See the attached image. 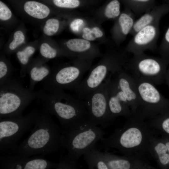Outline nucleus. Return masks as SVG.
<instances>
[{"mask_svg":"<svg viewBox=\"0 0 169 169\" xmlns=\"http://www.w3.org/2000/svg\"><path fill=\"white\" fill-rule=\"evenodd\" d=\"M159 21L146 26L136 32L127 44L125 51L134 54L155 49L159 35Z\"/></svg>","mask_w":169,"mask_h":169,"instance_id":"12","label":"nucleus"},{"mask_svg":"<svg viewBox=\"0 0 169 169\" xmlns=\"http://www.w3.org/2000/svg\"><path fill=\"white\" fill-rule=\"evenodd\" d=\"M13 39L9 44L8 48L10 52L16 50L24 42L25 37L23 33L20 30L16 31L13 35Z\"/></svg>","mask_w":169,"mask_h":169,"instance_id":"34","label":"nucleus"},{"mask_svg":"<svg viewBox=\"0 0 169 169\" xmlns=\"http://www.w3.org/2000/svg\"><path fill=\"white\" fill-rule=\"evenodd\" d=\"M134 78L140 101L136 117L147 121L169 108V102L162 96L155 84L144 79Z\"/></svg>","mask_w":169,"mask_h":169,"instance_id":"9","label":"nucleus"},{"mask_svg":"<svg viewBox=\"0 0 169 169\" xmlns=\"http://www.w3.org/2000/svg\"><path fill=\"white\" fill-rule=\"evenodd\" d=\"M135 14L143 13L151 9L155 5L156 0H120Z\"/></svg>","mask_w":169,"mask_h":169,"instance_id":"27","label":"nucleus"},{"mask_svg":"<svg viewBox=\"0 0 169 169\" xmlns=\"http://www.w3.org/2000/svg\"><path fill=\"white\" fill-rule=\"evenodd\" d=\"M108 78L99 87L83 100L88 114V120L93 124L105 128L112 122L108 105Z\"/></svg>","mask_w":169,"mask_h":169,"instance_id":"11","label":"nucleus"},{"mask_svg":"<svg viewBox=\"0 0 169 169\" xmlns=\"http://www.w3.org/2000/svg\"><path fill=\"white\" fill-rule=\"evenodd\" d=\"M44 107L41 109L29 136L8 152V154L29 157L54 153L63 148L62 131Z\"/></svg>","mask_w":169,"mask_h":169,"instance_id":"2","label":"nucleus"},{"mask_svg":"<svg viewBox=\"0 0 169 169\" xmlns=\"http://www.w3.org/2000/svg\"><path fill=\"white\" fill-rule=\"evenodd\" d=\"M70 57L94 60L102 54L99 47L93 42L79 38L69 39L62 47Z\"/></svg>","mask_w":169,"mask_h":169,"instance_id":"16","label":"nucleus"},{"mask_svg":"<svg viewBox=\"0 0 169 169\" xmlns=\"http://www.w3.org/2000/svg\"><path fill=\"white\" fill-rule=\"evenodd\" d=\"M25 12L35 18L42 19L47 17L50 13L49 8L45 5L34 1H28L25 3Z\"/></svg>","mask_w":169,"mask_h":169,"instance_id":"26","label":"nucleus"},{"mask_svg":"<svg viewBox=\"0 0 169 169\" xmlns=\"http://www.w3.org/2000/svg\"><path fill=\"white\" fill-rule=\"evenodd\" d=\"M112 77L128 102L132 114L131 117H137L140 101L135 79L124 68L117 72Z\"/></svg>","mask_w":169,"mask_h":169,"instance_id":"15","label":"nucleus"},{"mask_svg":"<svg viewBox=\"0 0 169 169\" xmlns=\"http://www.w3.org/2000/svg\"><path fill=\"white\" fill-rule=\"evenodd\" d=\"M39 52L43 59L46 61L47 60L53 59L60 56L69 57L62 47L60 48L45 42L41 44L39 47Z\"/></svg>","mask_w":169,"mask_h":169,"instance_id":"28","label":"nucleus"},{"mask_svg":"<svg viewBox=\"0 0 169 169\" xmlns=\"http://www.w3.org/2000/svg\"><path fill=\"white\" fill-rule=\"evenodd\" d=\"M38 91L24 86L11 77L0 83V118L22 116L24 110L38 98Z\"/></svg>","mask_w":169,"mask_h":169,"instance_id":"5","label":"nucleus"},{"mask_svg":"<svg viewBox=\"0 0 169 169\" xmlns=\"http://www.w3.org/2000/svg\"><path fill=\"white\" fill-rule=\"evenodd\" d=\"M162 139L165 143L169 153V138L164 137Z\"/></svg>","mask_w":169,"mask_h":169,"instance_id":"37","label":"nucleus"},{"mask_svg":"<svg viewBox=\"0 0 169 169\" xmlns=\"http://www.w3.org/2000/svg\"><path fill=\"white\" fill-rule=\"evenodd\" d=\"M79 38L93 42L98 41L103 43L107 42L108 41L101 24L94 19H90L87 24L82 30Z\"/></svg>","mask_w":169,"mask_h":169,"instance_id":"23","label":"nucleus"},{"mask_svg":"<svg viewBox=\"0 0 169 169\" xmlns=\"http://www.w3.org/2000/svg\"><path fill=\"white\" fill-rule=\"evenodd\" d=\"M41 109L35 108L25 115L0 118V153L17 145L23 135L34 125Z\"/></svg>","mask_w":169,"mask_h":169,"instance_id":"8","label":"nucleus"},{"mask_svg":"<svg viewBox=\"0 0 169 169\" xmlns=\"http://www.w3.org/2000/svg\"><path fill=\"white\" fill-rule=\"evenodd\" d=\"M120 1V0H109L96 12L94 19L100 24L108 20H115L121 12Z\"/></svg>","mask_w":169,"mask_h":169,"instance_id":"22","label":"nucleus"},{"mask_svg":"<svg viewBox=\"0 0 169 169\" xmlns=\"http://www.w3.org/2000/svg\"><path fill=\"white\" fill-rule=\"evenodd\" d=\"M15 68L11 64L4 58L0 61V83L11 77L15 70Z\"/></svg>","mask_w":169,"mask_h":169,"instance_id":"30","label":"nucleus"},{"mask_svg":"<svg viewBox=\"0 0 169 169\" xmlns=\"http://www.w3.org/2000/svg\"><path fill=\"white\" fill-rule=\"evenodd\" d=\"M62 131L63 148L67 150L68 157L76 161L86 150L95 145L105 134L101 128L88 120L74 128Z\"/></svg>","mask_w":169,"mask_h":169,"instance_id":"6","label":"nucleus"},{"mask_svg":"<svg viewBox=\"0 0 169 169\" xmlns=\"http://www.w3.org/2000/svg\"><path fill=\"white\" fill-rule=\"evenodd\" d=\"M36 49L34 46L28 45L17 52V57L20 65V77L23 78L26 76L27 69L32 61L31 58Z\"/></svg>","mask_w":169,"mask_h":169,"instance_id":"25","label":"nucleus"},{"mask_svg":"<svg viewBox=\"0 0 169 169\" xmlns=\"http://www.w3.org/2000/svg\"><path fill=\"white\" fill-rule=\"evenodd\" d=\"M53 2L57 7L71 9L77 8L83 4L81 0H53Z\"/></svg>","mask_w":169,"mask_h":169,"instance_id":"33","label":"nucleus"},{"mask_svg":"<svg viewBox=\"0 0 169 169\" xmlns=\"http://www.w3.org/2000/svg\"><path fill=\"white\" fill-rule=\"evenodd\" d=\"M93 60L75 58L70 63L52 67L50 75L43 81L44 88L74 91L84 74L91 67Z\"/></svg>","mask_w":169,"mask_h":169,"instance_id":"7","label":"nucleus"},{"mask_svg":"<svg viewBox=\"0 0 169 169\" xmlns=\"http://www.w3.org/2000/svg\"><path fill=\"white\" fill-rule=\"evenodd\" d=\"M57 164L37 156L24 157L8 154L2 155L0 158V169H56Z\"/></svg>","mask_w":169,"mask_h":169,"instance_id":"13","label":"nucleus"},{"mask_svg":"<svg viewBox=\"0 0 169 169\" xmlns=\"http://www.w3.org/2000/svg\"><path fill=\"white\" fill-rule=\"evenodd\" d=\"M168 1H169V0H168Z\"/></svg>","mask_w":169,"mask_h":169,"instance_id":"39","label":"nucleus"},{"mask_svg":"<svg viewBox=\"0 0 169 169\" xmlns=\"http://www.w3.org/2000/svg\"><path fill=\"white\" fill-rule=\"evenodd\" d=\"M167 79H168V83H169V71L168 72V74H167Z\"/></svg>","mask_w":169,"mask_h":169,"instance_id":"38","label":"nucleus"},{"mask_svg":"<svg viewBox=\"0 0 169 169\" xmlns=\"http://www.w3.org/2000/svg\"><path fill=\"white\" fill-rule=\"evenodd\" d=\"M135 13L125 7L119 17L115 20L111 28L112 38L117 45H120L130 34L135 22Z\"/></svg>","mask_w":169,"mask_h":169,"instance_id":"17","label":"nucleus"},{"mask_svg":"<svg viewBox=\"0 0 169 169\" xmlns=\"http://www.w3.org/2000/svg\"><path fill=\"white\" fill-rule=\"evenodd\" d=\"M61 24L60 21L57 18L49 19L46 22L43 28L44 32L48 36L53 35L59 31Z\"/></svg>","mask_w":169,"mask_h":169,"instance_id":"31","label":"nucleus"},{"mask_svg":"<svg viewBox=\"0 0 169 169\" xmlns=\"http://www.w3.org/2000/svg\"><path fill=\"white\" fill-rule=\"evenodd\" d=\"M169 11V4H168L154 6L135 20L130 34L133 36L142 28L160 20L162 16Z\"/></svg>","mask_w":169,"mask_h":169,"instance_id":"19","label":"nucleus"},{"mask_svg":"<svg viewBox=\"0 0 169 169\" xmlns=\"http://www.w3.org/2000/svg\"><path fill=\"white\" fill-rule=\"evenodd\" d=\"M38 98L52 115L58 119L64 130L80 125L88 120V114L83 100L59 89L38 90Z\"/></svg>","mask_w":169,"mask_h":169,"instance_id":"3","label":"nucleus"},{"mask_svg":"<svg viewBox=\"0 0 169 169\" xmlns=\"http://www.w3.org/2000/svg\"><path fill=\"white\" fill-rule=\"evenodd\" d=\"M126 53L111 50L103 54L99 61L92 67L88 76L81 81L74 90L75 96L83 100L108 78L124 68L128 59Z\"/></svg>","mask_w":169,"mask_h":169,"instance_id":"4","label":"nucleus"},{"mask_svg":"<svg viewBox=\"0 0 169 169\" xmlns=\"http://www.w3.org/2000/svg\"><path fill=\"white\" fill-rule=\"evenodd\" d=\"M84 159L88 168L109 169L104 157L103 152L100 151L96 145L92 146L84 153Z\"/></svg>","mask_w":169,"mask_h":169,"instance_id":"24","label":"nucleus"},{"mask_svg":"<svg viewBox=\"0 0 169 169\" xmlns=\"http://www.w3.org/2000/svg\"><path fill=\"white\" fill-rule=\"evenodd\" d=\"M127 120L123 126L101 139L100 148L106 151L115 149L124 155L147 161L146 157L151 156L149 152L150 140L156 133L146 121L133 117Z\"/></svg>","mask_w":169,"mask_h":169,"instance_id":"1","label":"nucleus"},{"mask_svg":"<svg viewBox=\"0 0 169 169\" xmlns=\"http://www.w3.org/2000/svg\"><path fill=\"white\" fill-rule=\"evenodd\" d=\"M79 167L77 161L71 159L66 155L60 158L56 169H76Z\"/></svg>","mask_w":169,"mask_h":169,"instance_id":"32","label":"nucleus"},{"mask_svg":"<svg viewBox=\"0 0 169 169\" xmlns=\"http://www.w3.org/2000/svg\"><path fill=\"white\" fill-rule=\"evenodd\" d=\"M160 52L162 54L169 53V27L167 30L163 41L160 47Z\"/></svg>","mask_w":169,"mask_h":169,"instance_id":"36","label":"nucleus"},{"mask_svg":"<svg viewBox=\"0 0 169 169\" xmlns=\"http://www.w3.org/2000/svg\"><path fill=\"white\" fill-rule=\"evenodd\" d=\"M108 97L110 116L113 121L120 116L127 119L131 117L132 114L128 102L112 76L109 79Z\"/></svg>","mask_w":169,"mask_h":169,"instance_id":"14","label":"nucleus"},{"mask_svg":"<svg viewBox=\"0 0 169 169\" xmlns=\"http://www.w3.org/2000/svg\"><path fill=\"white\" fill-rule=\"evenodd\" d=\"M109 169H155L145 161L125 155L119 156L105 150L103 152Z\"/></svg>","mask_w":169,"mask_h":169,"instance_id":"18","label":"nucleus"},{"mask_svg":"<svg viewBox=\"0 0 169 169\" xmlns=\"http://www.w3.org/2000/svg\"><path fill=\"white\" fill-rule=\"evenodd\" d=\"M90 18L83 16L76 15L72 18L69 23L71 31L79 37L81 31L87 24Z\"/></svg>","mask_w":169,"mask_h":169,"instance_id":"29","label":"nucleus"},{"mask_svg":"<svg viewBox=\"0 0 169 169\" xmlns=\"http://www.w3.org/2000/svg\"><path fill=\"white\" fill-rule=\"evenodd\" d=\"M165 64L162 59L142 53L133 54L124 69L134 78L144 79L157 85L161 83L165 75Z\"/></svg>","mask_w":169,"mask_h":169,"instance_id":"10","label":"nucleus"},{"mask_svg":"<svg viewBox=\"0 0 169 169\" xmlns=\"http://www.w3.org/2000/svg\"><path fill=\"white\" fill-rule=\"evenodd\" d=\"M151 156L161 168H169V153L162 138L153 136L151 138L149 148Z\"/></svg>","mask_w":169,"mask_h":169,"instance_id":"21","label":"nucleus"},{"mask_svg":"<svg viewBox=\"0 0 169 169\" xmlns=\"http://www.w3.org/2000/svg\"><path fill=\"white\" fill-rule=\"evenodd\" d=\"M44 59H36L32 61L27 70L29 77V88L34 90L35 85L43 81L50 75L52 70Z\"/></svg>","mask_w":169,"mask_h":169,"instance_id":"20","label":"nucleus"},{"mask_svg":"<svg viewBox=\"0 0 169 169\" xmlns=\"http://www.w3.org/2000/svg\"><path fill=\"white\" fill-rule=\"evenodd\" d=\"M11 11L8 7L1 1H0V19L2 20H7L12 17Z\"/></svg>","mask_w":169,"mask_h":169,"instance_id":"35","label":"nucleus"}]
</instances>
